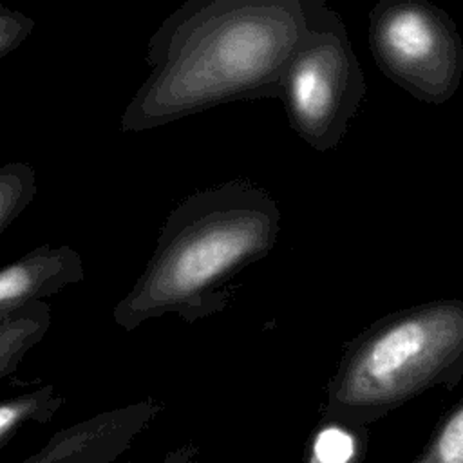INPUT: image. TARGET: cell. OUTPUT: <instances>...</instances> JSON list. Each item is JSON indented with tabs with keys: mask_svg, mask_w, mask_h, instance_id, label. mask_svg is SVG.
<instances>
[{
	"mask_svg": "<svg viewBox=\"0 0 463 463\" xmlns=\"http://www.w3.org/2000/svg\"><path fill=\"white\" fill-rule=\"evenodd\" d=\"M315 9L304 0H186L148 38L150 71L121 112V130L145 132L232 101L280 98Z\"/></svg>",
	"mask_w": 463,
	"mask_h": 463,
	"instance_id": "1",
	"label": "cell"
},
{
	"mask_svg": "<svg viewBox=\"0 0 463 463\" xmlns=\"http://www.w3.org/2000/svg\"><path fill=\"white\" fill-rule=\"evenodd\" d=\"M279 232L277 203L246 179L186 195L166 215L143 273L112 311L114 322L134 331L168 313L188 324L221 313L232 302L233 279L273 250Z\"/></svg>",
	"mask_w": 463,
	"mask_h": 463,
	"instance_id": "2",
	"label": "cell"
},
{
	"mask_svg": "<svg viewBox=\"0 0 463 463\" xmlns=\"http://www.w3.org/2000/svg\"><path fill=\"white\" fill-rule=\"evenodd\" d=\"M463 376V300H438L385 317L353 340L327 385L322 420L356 429L423 391Z\"/></svg>",
	"mask_w": 463,
	"mask_h": 463,
	"instance_id": "3",
	"label": "cell"
},
{
	"mask_svg": "<svg viewBox=\"0 0 463 463\" xmlns=\"http://www.w3.org/2000/svg\"><path fill=\"white\" fill-rule=\"evenodd\" d=\"M364 94V78L336 18L317 4L313 25L291 58L280 98L293 130L313 148L338 143Z\"/></svg>",
	"mask_w": 463,
	"mask_h": 463,
	"instance_id": "4",
	"label": "cell"
},
{
	"mask_svg": "<svg viewBox=\"0 0 463 463\" xmlns=\"http://www.w3.org/2000/svg\"><path fill=\"white\" fill-rule=\"evenodd\" d=\"M371 49L385 74L416 98L441 103L459 85L461 42L447 14L429 4L398 0L374 9Z\"/></svg>",
	"mask_w": 463,
	"mask_h": 463,
	"instance_id": "5",
	"label": "cell"
},
{
	"mask_svg": "<svg viewBox=\"0 0 463 463\" xmlns=\"http://www.w3.org/2000/svg\"><path fill=\"white\" fill-rule=\"evenodd\" d=\"M163 411V403L146 398L137 403L99 412L56 432L25 463H107Z\"/></svg>",
	"mask_w": 463,
	"mask_h": 463,
	"instance_id": "6",
	"label": "cell"
},
{
	"mask_svg": "<svg viewBox=\"0 0 463 463\" xmlns=\"http://www.w3.org/2000/svg\"><path fill=\"white\" fill-rule=\"evenodd\" d=\"M83 260L71 246L42 244L0 268V322L25 306L83 280Z\"/></svg>",
	"mask_w": 463,
	"mask_h": 463,
	"instance_id": "7",
	"label": "cell"
},
{
	"mask_svg": "<svg viewBox=\"0 0 463 463\" xmlns=\"http://www.w3.org/2000/svg\"><path fill=\"white\" fill-rule=\"evenodd\" d=\"M51 327V306L36 300L0 322V378L13 374Z\"/></svg>",
	"mask_w": 463,
	"mask_h": 463,
	"instance_id": "8",
	"label": "cell"
},
{
	"mask_svg": "<svg viewBox=\"0 0 463 463\" xmlns=\"http://www.w3.org/2000/svg\"><path fill=\"white\" fill-rule=\"evenodd\" d=\"M61 405L63 396L51 383L14 396L0 394V450L25 423H45Z\"/></svg>",
	"mask_w": 463,
	"mask_h": 463,
	"instance_id": "9",
	"label": "cell"
},
{
	"mask_svg": "<svg viewBox=\"0 0 463 463\" xmlns=\"http://www.w3.org/2000/svg\"><path fill=\"white\" fill-rule=\"evenodd\" d=\"M367 450V429L322 420L309 443L307 463H362Z\"/></svg>",
	"mask_w": 463,
	"mask_h": 463,
	"instance_id": "10",
	"label": "cell"
},
{
	"mask_svg": "<svg viewBox=\"0 0 463 463\" xmlns=\"http://www.w3.org/2000/svg\"><path fill=\"white\" fill-rule=\"evenodd\" d=\"M36 195V172L29 163L0 165V233L33 203Z\"/></svg>",
	"mask_w": 463,
	"mask_h": 463,
	"instance_id": "11",
	"label": "cell"
},
{
	"mask_svg": "<svg viewBox=\"0 0 463 463\" xmlns=\"http://www.w3.org/2000/svg\"><path fill=\"white\" fill-rule=\"evenodd\" d=\"M411 463H463V398L443 414Z\"/></svg>",
	"mask_w": 463,
	"mask_h": 463,
	"instance_id": "12",
	"label": "cell"
},
{
	"mask_svg": "<svg viewBox=\"0 0 463 463\" xmlns=\"http://www.w3.org/2000/svg\"><path fill=\"white\" fill-rule=\"evenodd\" d=\"M34 31V20L22 11L0 4V60L16 51Z\"/></svg>",
	"mask_w": 463,
	"mask_h": 463,
	"instance_id": "13",
	"label": "cell"
},
{
	"mask_svg": "<svg viewBox=\"0 0 463 463\" xmlns=\"http://www.w3.org/2000/svg\"><path fill=\"white\" fill-rule=\"evenodd\" d=\"M20 463H24V461H20Z\"/></svg>",
	"mask_w": 463,
	"mask_h": 463,
	"instance_id": "14",
	"label": "cell"
}]
</instances>
